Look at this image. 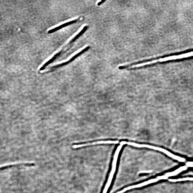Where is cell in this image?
<instances>
[{"label":"cell","instance_id":"1","mask_svg":"<svg viewBox=\"0 0 193 193\" xmlns=\"http://www.w3.org/2000/svg\"><path fill=\"white\" fill-rule=\"evenodd\" d=\"M123 146L121 145L119 146L117 148L115 153L114 160L112 164V169L111 170L109 176L108 181L106 184L105 188H104L102 193H107L111 184L115 172L117 162H118L119 153H120L121 149L122 148Z\"/></svg>","mask_w":193,"mask_h":193},{"label":"cell","instance_id":"2","mask_svg":"<svg viewBox=\"0 0 193 193\" xmlns=\"http://www.w3.org/2000/svg\"><path fill=\"white\" fill-rule=\"evenodd\" d=\"M193 56V51L177 55H171L158 59V61L160 62H165V61L177 60Z\"/></svg>","mask_w":193,"mask_h":193},{"label":"cell","instance_id":"3","mask_svg":"<svg viewBox=\"0 0 193 193\" xmlns=\"http://www.w3.org/2000/svg\"><path fill=\"white\" fill-rule=\"evenodd\" d=\"M118 143L119 142L116 141H100L93 142H92L75 144L73 145V148L74 149H77L91 145L104 144H118Z\"/></svg>","mask_w":193,"mask_h":193},{"label":"cell","instance_id":"4","mask_svg":"<svg viewBox=\"0 0 193 193\" xmlns=\"http://www.w3.org/2000/svg\"><path fill=\"white\" fill-rule=\"evenodd\" d=\"M159 180V179L158 178V177H157V178H154V179L149 180L148 181H147L142 183L135 185L129 186L128 187L125 188L124 189L122 190L121 191H120L116 193H123L126 191H127L132 189L141 188L142 187L146 186L150 184L154 183L157 182Z\"/></svg>","mask_w":193,"mask_h":193},{"label":"cell","instance_id":"5","mask_svg":"<svg viewBox=\"0 0 193 193\" xmlns=\"http://www.w3.org/2000/svg\"><path fill=\"white\" fill-rule=\"evenodd\" d=\"M89 46L86 47V48L83 49L82 50L80 51L79 52L77 53V54H76L74 55V56L72 57V58L70 59H69L68 61H67L66 62L60 64L55 65L53 67V68H58L65 66V65L68 64L69 63H70L74 60H75V59H76L77 58V57H79L80 55L83 54V53L87 51L88 50H89Z\"/></svg>","mask_w":193,"mask_h":193},{"label":"cell","instance_id":"6","mask_svg":"<svg viewBox=\"0 0 193 193\" xmlns=\"http://www.w3.org/2000/svg\"><path fill=\"white\" fill-rule=\"evenodd\" d=\"M79 19H77L74 20H72V21L65 23L61 24V25L58 26H57L56 27L48 31V33L51 34L53 33L56 32L57 31L61 29V28L66 27V26L71 25V24L75 23L77 22L78 20Z\"/></svg>","mask_w":193,"mask_h":193},{"label":"cell","instance_id":"7","mask_svg":"<svg viewBox=\"0 0 193 193\" xmlns=\"http://www.w3.org/2000/svg\"><path fill=\"white\" fill-rule=\"evenodd\" d=\"M62 51H60V52L57 53L55 54L54 56L52 57L50 60L47 61L46 63L44 64V65H43V66L40 68V70L41 71L44 70L48 66V65L51 63H52L55 59H56L57 57H58L59 55L61 54V52H62Z\"/></svg>","mask_w":193,"mask_h":193},{"label":"cell","instance_id":"8","mask_svg":"<svg viewBox=\"0 0 193 193\" xmlns=\"http://www.w3.org/2000/svg\"><path fill=\"white\" fill-rule=\"evenodd\" d=\"M187 169V166H183V167L178 168V169L176 170L175 171L166 174L165 175L166 176H167V177H168L175 176L177 175V174L180 173V172L184 171V170H186Z\"/></svg>","mask_w":193,"mask_h":193},{"label":"cell","instance_id":"9","mask_svg":"<svg viewBox=\"0 0 193 193\" xmlns=\"http://www.w3.org/2000/svg\"><path fill=\"white\" fill-rule=\"evenodd\" d=\"M88 28V26H84L83 29L79 33H78L76 36H75L74 37L72 40L70 41L69 43V44H72L74 42H75L76 40H77L78 38H79L80 36H81L84 33H85L86 30H87Z\"/></svg>","mask_w":193,"mask_h":193},{"label":"cell","instance_id":"10","mask_svg":"<svg viewBox=\"0 0 193 193\" xmlns=\"http://www.w3.org/2000/svg\"><path fill=\"white\" fill-rule=\"evenodd\" d=\"M169 181L170 182H176L183 181H193V177H186L182 178H179L177 179H170Z\"/></svg>","mask_w":193,"mask_h":193},{"label":"cell","instance_id":"11","mask_svg":"<svg viewBox=\"0 0 193 193\" xmlns=\"http://www.w3.org/2000/svg\"><path fill=\"white\" fill-rule=\"evenodd\" d=\"M186 165L188 167H193V162H188Z\"/></svg>","mask_w":193,"mask_h":193},{"label":"cell","instance_id":"12","mask_svg":"<svg viewBox=\"0 0 193 193\" xmlns=\"http://www.w3.org/2000/svg\"><path fill=\"white\" fill-rule=\"evenodd\" d=\"M105 2V1H100L99 2H98L97 3V5H102L103 3L104 2Z\"/></svg>","mask_w":193,"mask_h":193}]
</instances>
